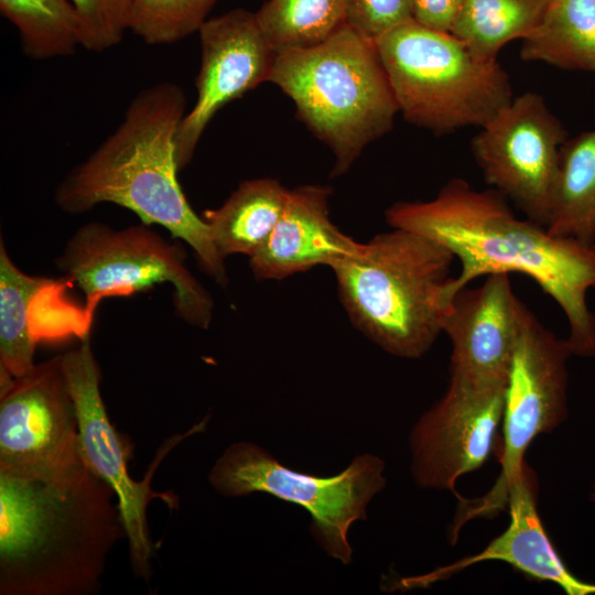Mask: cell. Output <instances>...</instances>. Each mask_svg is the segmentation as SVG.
Here are the masks:
<instances>
[{"mask_svg":"<svg viewBox=\"0 0 595 595\" xmlns=\"http://www.w3.org/2000/svg\"><path fill=\"white\" fill-rule=\"evenodd\" d=\"M392 228L422 234L445 246L461 262L451 279V299L480 277L522 273L561 307L573 355L595 356V313L586 302L595 290V241L551 234L518 218L498 191H477L462 178L448 181L425 202H397L385 210Z\"/></svg>","mask_w":595,"mask_h":595,"instance_id":"cell-1","label":"cell"},{"mask_svg":"<svg viewBox=\"0 0 595 595\" xmlns=\"http://www.w3.org/2000/svg\"><path fill=\"white\" fill-rule=\"evenodd\" d=\"M383 469L379 457L365 454L342 473L321 477L291 469L256 444L237 442L217 459L208 480L224 496L264 493L303 507L325 552L349 564V528L366 519L367 505L386 486Z\"/></svg>","mask_w":595,"mask_h":595,"instance_id":"cell-8","label":"cell"},{"mask_svg":"<svg viewBox=\"0 0 595 595\" xmlns=\"http://www.w3.org/2000/svg\"><path fill=\"white\" fill-rule=\"evenodd\" d=\"M332 188L307 184L289 190L285 207L266 242L249 257L259 280H283L317 266L332 267L360 252L364 244L342 232L329 218Z\"/></svg>","mask_w":595,"mask_h":595,"instance_id":"cell-16","label":"cell"},{"mask_svg":"<svg viewBox=\"0 0 595 595\" xmlns=\"http://www.w3.org/2000/svg\"><path fill=\"white\" fill-rule=\"evenodd\" d=\"M551 0H462L450 33L485 61L509 42L529 36Z\"/></svg>","mask_w":595,"mask_h":595,"instance_id":"cell-22","label":"cell"},{"mask_svg":"<svg viewBox=\"0 0 595 595\" xmlns=\"http://www.w3.org/2000/svg\"><path fill=\"white\" fill-rule=\"evenodd\" d=\"M548 230L560 237L595 241V130L566 139Z\"/></svg>","mask_w":595,"mask_h":595,"instance_id":"cell-21","label":"cell"},{"mask_svg":"<svg viewBox=\"0 0 595 595\" xmlns=\"http://www.w3.org/2000/svg\"><path fill=\"white\" fill-rule=\"evenodd\" d=\"M462 0H412L413 20L450 32Z\"/></svg>","mask_w":595,"mask_h":595,"instance_id":"cell-28","label":"cell"},{"mask_svg":"<svg viewBox=\"0 0 595 595\" xmlns=\"http://www.w3.org/2000/svg\"><path fill=\"white\" fill-rule=\"evenodd\" d=\"M346 24L376 40L413 19L412 0H345Z\"/></svg>","mask_w":595,"mask_h":595,"instance_id":"cell-27","label":"cell"},{"mask_svg":"<svg viewBox=\"0 0 595 595\" xmlns=\"http://www.w3.org/2000/svg\"><path fill=\"white\" fill-rule=\"evenodd\" d=\"M149 226L142 223L116 230L102 223H88L67 240L56 264L64 279L85 294L88 329L102 299L129 296L159 283L173 285L178 317L192 326H209L214 302L188 270L184 247Z\"/></svg>","mask_w":595,"mask_h":595,"instance_id":"cell-7","label":"cell"},{"mask_svg":"<svg viewBox=\"0 0 595 595\" xmlns=\"http://www.w3.org/2000/svg\"><path fill=\"white\" fill-rule=\"evenodd\" d=\"M454 259L441 242L392 228L331 269L353 325L385 351L414 359L443 333Z\"/></svg>","mask_w":595,"mask_h":595,"instance_id":"cell-4","label":"cell"},{"mask_svg":"<svg viewBox=\"0 0 595 595\" xmlns=\"http://www.w3.org/2000/svg\"><path fill=\"white\" fill-rule=\"evenodd\" d=\"M198 34L196 100L175 138L178 170L191 162L205 129L223 107L269 82L275 56L256 13L242 8L208 19Z\"/></svg>","mask_w":595,"mask_h":595,"instance_id":"cell-14","label":"cell"},{"mask_svg":"<svg viewBox=\"0 0 595 595\" xmlns=\"http://www.w3.org/2000/svg\"><path fill=\"white\" fill-rule=\"evenodd\" d=\"M399 112L436 136L482 128L512 99L509 75L450 32L409 20L375 40Z\"/></svg>","mask_w":595,"mask_h":595,"instance_id":"cell-6","label":"cell"},{"mask_svg":"<svg viewBox=\"0 0 595 595\" xmlns=\"http://www.w3.org/2000/svg\"><path fill=\"white\" fill-rule=\"evenodd\" d=\"M55 279L21 271L0 245V383L22 376L34 367L37 343L32 325L35 300Z\"/></svg>","mask_w":595,"mask_h":595,"instance_id":"cell-20","label":"cell"},{"mask_svg":"<svg viewBox=\"0 0 595 595\" xmlns=\"http://www.w3.org/2000/svg\"><path fill=\"white\" fill-rule=\"evenodd\" d=\"M288 195L275 178H253L241 182L217 209L204 210L202 218L220 257H251L274 229Z\"/></svg>","mask_w":595,"mask_h":595,"instance_id":"cell-18","label":"cell"},{"mask_svg":"<svg viewBox=\"0 0 595 595\" xmlns=\"http://www.w3.org/2000/svg\"><path fill=\"white\" fill-rule=\"evenodd\" d=\"M507 505L510 510L509 526L483 551L432 573L404 578L400 582L401 586L429 585L470 565L493 560L511 565L531 580L554 583L566 594H595V584L575 577L551 543L537 509V478L527 464L509 487Z\"/></svg>","mask_w":595,"mask_h":595,"instance_id":"cell-17","label":"cell"},{"mask_svg":"<svg viewBox=\"0 0 595 595\" xmlns=\"http://www.w3.org/2000/svg\"><path fill=\"white\" fill-rule=\"evenodd\" d=\"M506 385L451 375L443 397L414 425L411 469L424 488L454 490L456 480L482 467L502 422Z\"/></svg>","mask_w":595,"mask_h":595,"instance_id":"cell-13","label":"cell"},{"mask_svg":"<svg viewBox=\"0 0 595 595\" xmlns=\"http://www.w3.org/2000/svg\"><path fill=\"white\" fill-rule=\"evenodd\" d=\"M566 139L543 97L527 91L483 126L470 148L486 183L527 218L548 227Z\"/></svg>","mask_w":595,"mask_h":595,"instance_id":"cell-11","label":"cell"},{"mask_svg":"<svg viewBox=\"0 0 595 595\" xmlns=\"http://www.w3.org/2000/svg\"><path fill=\"white\" fill-rule=\"evenodd\" d=\"M520 58L569 71L595 73V0H551Z\"/></svg>","mask_w":595,"mask_h":595,"instance_id":"cell-19","label":"cell"},{"mask_svg":"<svg viewBox=\"0 0 595 595\" xmlns=\"http://www.w3.org/2000/svg\"><path fill=\"white\" fill-rule=\"evenodd\" d=\"M269 82L333 152L332 176L346 173L387 134L399 112L375 40L348 24L317 45L277 51Z\"/></svg>","mask_w":595,"mask_h":595,"instance_id":"cell-5","label":"cell"},{"mask_svg":"<svg viewBox=\"0 0 595 595\" xmlns=\"http://www.w3.org/2000/svg\"><path fill=\"white\" fill-rule=\"evenodd\" d=\"M82 24V47L104 52L119 44L129 31L132 0H69Z\"/></svg>","mask_w":595,"mask_h":595,"instance_id":"cell-26","label":"cell"},{"mask_svg":"<svg viewBox=\"0 0 595 595\" xmlns=\"http://www.w3.org/2000/svg\"><path fill=\"white\" fill-rule=\"evenodd\" d=\"M0 385V469L51 473L83 462L62 355Z\"/></svg>","mask_w":595,"mask_h":595,"instance_id":"cell-12","label":"cell"},{"mask_svg":"<svg viewBox=\"0 0 595 595\" xmlns=\"http://www.w3.org/2000/svg\"><path fill=\"white\" fill-rule=\"evenodd\" d=\"M185 108L184 90L176 83L140 90L116 130L61 181L54 199L68 214L112 203L137 214L143 224L164 227L191 246L205 272L225 286V259L177 180L175 138Z\"/></svg>","mask_w":595,"mask_h":595,"instance_id":"cell-3","label":"cell"},{"mask_svg":"<svg viewBox=\"0 0 595 595\" xmlns=\"http://www.w3.org/2000/svg\"><path fill=\"white\" fill-rule=\"evenodd\" d=\"M218 0H132L129 31L149 45H166L198 32Z\"/></svg>","mask_w":595,"mask_h":595,"instance_id":"cell-25","label":"cell"},{"mask_svg":"<svg viewBox=\"0 0 595 595\" xmlns=\"http://www.w3.org/2000/svg\"><path fill=\"white\" fill-rule=\"evenodd\" d=\"M0 12L18 30L28 58L67 57L82 46L80 19L69 0H0Z\"/></svg>","mask_w":595,"mask_h":595,"instance_id":"cell-23","label":"cell"},{"mask_svg":"<svg viewBox=\"0 0 595 595\" xmlns=\"http://www.w3.org/2000/svg\"><path fill=\"white\" fill-rule=\"evenodd\" d=\"M62 359L76 409L82 459L115 490L128 539L131 565L138 576L147 578L154 551L147 520L148 505L152 499L159 498L171 509L177 506L176 496L171 491L153 490L151 479L165 455L183 439L203 431L206 421L165 441L149 466L147 476L140 482L134 480L128 472L131 447L111 424L100 394L101 375L89 336L83 337L77 349L63 354Z\"/></svg>","mask_w":595,"mask_h":595,"instance_id":"cell-10","label":"cell"},{"mask_svg":"<svg viewBox=\"0 0 595 595\" xmlns=\"http://www.w3.org/2000/svg\"><path fill=\"white\" fill-rule=\"evenodd\" d=\"M592 500L595 502V485L593 486Z\"/></svg>","mask_w":595,"mask_h":595,"instance_id":"cell-29","label":"cell"},{"mask_svg":"<svg viewBox=\"0 0 595 595\" xmlns=\"http://www.w3.org/2000/svg\"><path fill=\"white\" fill-rule=\"evenodd\" d=\"M566 339L548 329L524 305L509 369L502 415L501 473L491 491L468 504L462 523L493 515L508 504V490L523 465L524 453L542 433H550L567 416Z\"/></svg>","mask_w":595,"mask_h":595,"instance_id":"cell-9","label":"cell"},{"mask_svg":"<svg viewBox=\"0 0 595 595\" xmlns=\"http://www.w3.org/2000/svg\"><path fill=\"white\" fill-rule=\"evenodd\" d=\"M523 307L508 273L457 291L443 324L452 343L450 374L507 386Z\"/></svg>","mask_w":595,"mask_h":595,"instance_id":"cell-15","label":"cell"},{"mask_svg":"<svg viewBox=\"0 0 595 595\" xmlns=\"http://www.w3.org/2000/svg\"><path fill=\"white\" fill-rule=\"evenodd\" d=\"M112 487L84 461L51 473L0 469V594L83 595L126 537Z\"/></svg>","mask_w":595,"mask_h":595,"instance_id":"cell-2","label":"cell"},{"mask_svg":"<svg viewBox=\"0 0 595 595\" xmlns=\"http://www.w3.org/2000/svg\"><path fill=\"white\" fill-rule=\"evenodd\" d=\"M255 13L275 52L317 45L346 24L345 0H268Z\"/></svg>","mask_w":595,"mask_h":595,"instance_id":"cell-24","label":"cell"}]
</instances>
